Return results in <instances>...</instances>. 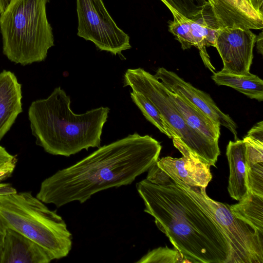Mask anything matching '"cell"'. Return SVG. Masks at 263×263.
Instances as JSON below:
<instances>
[{
    "mask_svg": "<svg viewBox=\"0 0 263 263\" xmlns=\"http://www.w3.org/2000/svg\"><path fill=\"white\" fill-rule=\"evenodd\" d=\"M0 217L13 229L59 259L69 253L72 236L62 217L30 192L0 195Z\"/></svg>",
    "mask_w": 263,
    "mask_h": 263,
    "instance_id": "5",
    "label": "cell"
},
{
    "mask_svg": "<svg viewBox=\"0 0 263 263\" xmlns=\"http://www.w3.org/2000/svg\"><path fill=\"white\" fill-rule=\"evenodd\" d=\"M226 155L230 171L228 191L232 198L239 201L250 192L244 141L239 139L230 141L227 147Z\"/></svg>",
    "mask_w": 263,
    "mask_h": 263,
    "instance_id": "15",
    "label": "cell"
},
{
    "mask_svg": "<svg viewBox=\"0 0 263 263\" xmlns=\"http://www.w3.org/2000/svg\"><path fill=\"white\" fill-rule=\"evenodd\" d=\"M10 1L11 0H0V14L5 10Z\"/></svg>",
    "mask_w": 263,
    "mask_h": 263,
    "instance_id": "30",
    "label": "cell"
},
{
    "mask_svg": "<svg viewBox=\"0 0 263 263\" xmlns=\"http://www.w3.org/2000/svg\"><path fill=\"white\" fill-rule=\"evenodd\" d=\"M136 262L182 263L189 262L177 250L174 248L170 249L167 247H160L149 251Z\"/></svg>",
    "mask_w": 263,
    "mask_h": 263,
    "instance_id": "23",
    "label": "cell"
},
{
    "mask_svg": "<svg viewBox=\"0 0 263 263\" xmlns=\"http://www.w3.org/2000/svg\"><path fill=\"white\" fill-rule=\"evenodd\" d=\"M154 76L168 90L191 103L220 125L228 128L235 140L238 139L235 122L219 109L208 94L186 82L174 72L163 67L159 68Z\"/></svg>",
    "mask_w": 263,
    "mask_h": 263,
    "instance_id": "10",
    "label": "cell"
},
{
    "mask_svg": "<svg viewBox=\"0 0 263 263\" xmlns=\"http://www.w3.org/2000/svg\"><path fill=\"white\" fill-rule=\"evenodd\" d=\"M16 166H11L0 168V195L9 194L16 192V190L10 184L2 183L12 174Z\"/></svg>",
    "mask_w": 263,
    "mask_h": 263,
    "instance_id": "25",
    "label": "cell"
},
{
    "mask_svg": "<svg viewBox=\"0 0 263 263\" xmlns=\"http://www.w3.org/2000/svg\"><path fill=\"white\" fill-rule=\"evenodd\" d=\"M243 140L246 147L249 190L263 196V129L258 126H253Z\"/></svg>",
    "mask_w": 263,
    "mask_h": 263,
    "instance_id": "16",
    "label": "cell"
},
{
    "mask_svg": "<svg viewBox=\"0 0 263 263\" xmlns=\"http://www.w3.org/2000/svg\"><path fill=\"white\" fill-rule=\"evenodd\" d=\"M185 17L192 19L202 9L206 0H164Z\"/></svg>",
    "mask_w": 263,
    "mask_h": 263,
    "instance_id": "24",
    "label": "cell"
},
{
    "mask_svg": "<svg viewBox=\"0 0 263 263\" xmlns=\"http://www.w3.org/2000/svg\"><path fill=\"white\" fill-rule=\"evenodd\" d=\"M161 148L149 135H129L45 179L36 197L57 208L84 203L99 192L131 184L158 160Z\"/></svg>",
    "mask_w": 263,
    "mask_h": 263,
    "instance_id": "2",
    "label": "cell"
},
{
    "mask_svg": "<svg viewBox=\"0 0 263 263\" xmlns=\"http://www.w3.org/2000/svg\"><path fill=\"white\" fill-rule=\"evenodd\" d=\"M202 198L230 248L228 263H263L262 234L236 217L228 204L216 201L199 187Z\"/></svg>",
    "mask_w": 263,
    "mask_h": 263,
    "instance_id": "7",
    "label": "cell"
},
{
    "mask_svg": "<svg viewBox=\"0 0 263 263\" xmlns=\"http://www.w3.org/2000/svg\"><path fill=\"white\" fill-rule=\"evenodd\" d=\"M136 184L144 212L190 263H228L230 248L198 186L151 167Z\"/></svg>",
    "mask_w": 263,
    "mask_h": 263,
    "instance_id": "1",
    "label": "cell"
},
{
    "mask_svg": "<svg viewBox=\"0 0 263 263\" xmlns=\"http://www.w3.org/2000/svg\"><path fill=\"white\" fill-rule=\"evenodd\" d=\"M176 108L187 123L208 139L218 142L220 124L178 95L168 90Z\"/></svg>",
    "mask_w": 263,
    "mask_h": 263,
    "instance_id": "17",
    "label": "cell"
},
{
    "mask_svg": "<svg viewBox=\"0 0 263 263\" xmlns=\"http://www.w3.org/2000/svg\"><path fill=\"white\" fill-rule=\"evenodd\" d=\"M17 161L15 156L10 154L5 147L0 145V168L16 166Z\"/></svg>",
    "mask_w": 263,
    "mask_h": 263,
    "instance_id": "26",
    "label": "cell"
},
{
    "mask_svg": "<svg viewBox=\"0 0 263 263\" xmlns=\"http://www.w3.org/2000/svg\"><path fill=\"white\" fill-rule=\"evenodd\" d=\"M130 97L145 118L161 132L168 138H172V133L170 128L156 106L148 99L137 92H131Z\"/></svg>",
    "mask_w": 263,
    "mask_h": 263,
    "instance_id": "22",
    "label": "cell"
},
{
    "mask_svg": "<svg viewBox=\"0 0 263 263\" xmlns=\"http://www.w3.org/2000/svg\"><path fill=\"white\" fill-rule=\"evenodd\" d=\"M233 214L263 234V196L250 191L244 198L229 205Z\"/></svg>",
    "mask_w": 263,
    "mask_h": 263,
    "instance_id": "19",
    "label": "cell"
},
{
    "mask_svg": "<svg viewBox=\"0 0 263 263\" xmlns=\"http://www.w3.org/2000/svg\"><path fill=\"white\" fill-rule=\"evenodd\" d=\"M221 28L259 30L263 28V15L246 0H206Z\"/></svg>",
    "mask_w": 263,
    "mask_h": 263,
    "instance_id": "12",
    "label": "cell"
},
{
    "mask_svg": "<svg viewBox=\"0 0 263 263\" xmlns=\"http://www.w3.org/2000/svg\"><path fill=\"white\" fill-rule=\"evenodd\" d=\"M70 103V96L59 86L47 98L33 101L28 108L35 143L50 154L69 157L83 149L101 146L109 108L102 106L76 114Z\"/></svg>",
    "mask_w": 263,
    "mask_h": 263,
    "instance_id": "3",
    "label": "cell"
},
{
    "mask_svg": "<svg viewBox=\"0 0 263 263\" xmlns=\"http://www.w3.org/2000/svg\"><path fill=\"white\" fill-rule=\"evenodd\" d=\"M173 142L182 156L179 158L162 157L153 166L161 173L174 176L186 184L206 188L212 178L211 166L200 160L177 138H173Z\"/></svg>",
    "mask_w": 263,
    "mask_h": 263,
    "instance_id": "11",
    "label": "cell"
},
{
    "mask_svg": "<svg viewBox=\"0 0 263 263\" xmlns=\"http://www.w3.org/2000/svg\"><path fill=\"white\" fill-rule=\"evenodd\" d=\"M124 87L129 86L148 99L158 109L172 133L200 160L215 166L220 154L218 142L192 128L174 105L168 89L154 75L142 68L128 69L124 76Z\"/></svg>",
    "mask_w": 263,
    "mask_h": 263,
    "instance_id": "6",
    "label": "cell"
},
{
    "mask_svg": "<svg viewBox=\"0 0 263 263\" xmlns=\"http://www.w3.org/2000/svg\"><path fill=\"white\" fill-rule=\"evenodd\" d=\"M54 260L44 248L20 233L7 228L0 263H49Z\"/></svg>",
    "mask_w": 263,
    "mask_h": 263,
    "instance_id": "13",
    "label": "cell"
},
{
    "mask_svg": "<svg viewBox=\"0 0 263 263\" xmlns=\"http://www.w3.org/2000/svg\"><path fill=\"white\" fill-rule=\"evenodd\" d=\"M50 0H11L0 14L3 52L23 66L44 61L54 46L46 5Z\"/></svg>",
    "mask_w": 263,
    "mask_h": 263,
    "instance_id": "4",
    "label": "cell"
},
{
    "mask_svg": "<svg viewBox=\"0 0 263 263\" xmlns=\"http://www.w3.org/2000/svg\"><path fill=\"white\" fill-rule=\"evenodd\" d=\"M172 12L174 20L168 22V31L180 43L182 49L185 50L193 46L190 19L185 17L164 0H160Z\"/></svg>",
    "mask_w": 263,
    "mask_h": 263,
    "instance_id": "21",
    "label": "cell"
},
{
    "mask_svg": "<svg viewBox=\"0 0 263 263\" xmlns=\"http://www.w3.org/2000/svg\"><path fill=\"white\" fill-rule=\"evenodd\" d=\"M22 85L15 74L7 70L0 72V141L22 112Z\"/></svg>",
    "mask_w": 263,
    "mask_h": 263,
    "instance_id": "14",
    "label": "cell"
},
{
    "mask_svg": "<svg viewBox=\"0 0 263 263\" xmlns=\"http://www.w3.org/2000/svg\"><path fill=\"white\" fill-rule=\"evenodd\" d=\"M7 227L0 217V258Z\"/></svg>",
    "mask_w": 263,
    "mask_h": 263,
    "instance_id": "28",
    "label": "cell"
},
{
    "mask_svg": "<svg viewBox=\"0 0 263 263\" xmlns=\"http://www.w3.org/2000/svg\"><path fill=\"white\" fill-rule=\"evenodd\" d=\"M77 12L79 36L114 55L132 48L129 35L117 26L102 0H77Z\"/></svg>",
    "mask_w": 263,
    "mask_h": 263,
    "instance_id": "8",
    "label": "cell"
},
{
    "mask_svg": "<svg viewBox=\"0 0 263 263\" xmlns=\"http://www.w3.org/2000/svg\"><path fill=\"white\" fill-rule=\"evenodd\" d=\"M259 14L263 15V0H246Z\"/></svg>",
    "mask_w": 263,
    "mask_h": 263,
    "instance_id": "27",
    "label": "cell"
},
{
    "mask_svg": "<svg viewBox=\"0 0 263 263\" xmlns=\"http://www.w3.org/2000/svg\"><path fill=\"white\" fill-rule=\"evenodd\" d=\"M191 20L204 37L206 47H215L218 31L222 28L219 26L209 3L207 2L200 11Z\"/></svg>",
    "mask_w": 263,
    "mask_h": 263,
    "instance_id": "20",
    "label": "cell"
},
{
    "mask_svg": "<svg viewBox=\"0 0 263 263\" xmlns=\"http://www.w3.org/2000/svg\"><path fill=\"white\" fill-rule=\"evenodd\" d=\"M212 79L218 85L233 88L250 99L263 100V80L256 75H236L221 70L214 72Z\"/></svg>",
    "mask_w": 263,
    "mask_h": 263,
    "instance_id": "18",
    "label": "cell"
},
{
    "mask_svg": "<svg viewBox=\"0 0 263 263\" xmlns=\"http://www.w3.org/2000/svg\"><path fill=\"white\" fill-rule=\"evenodd\" d=\"M256 35L250 29L226 27L218 31L217 49L223 62V71L240 76L250 74Z\"/></svg>",
    "mask_w": 263,
    "mask_h": 263,
    "instance_id": "9",
    "label": "cell"
},
{
    "mask_svg": "<svg viewBox=\"0 0 263 263\" xmlns=\"http://www.w3.org/2000/svg\"><path fill=\"white\" fill-rule=\"evenodd\" d=\"M263 36H262V32H261L259 34L258 36H256V42L255 43H256V48L257 50V51L259 53L262 55L263 53V49H262V45H263Z\"/></svg>",
    "mask_w": 263,
    "mask_h": 263,
    "instance_id": "29",
    "label": "cell"
}]
</instances>
